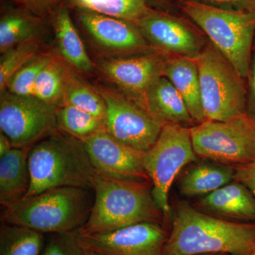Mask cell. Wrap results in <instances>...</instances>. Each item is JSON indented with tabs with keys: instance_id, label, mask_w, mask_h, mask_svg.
<instances>
[{
	"instance_id": "1",
	"label": "cell",
	"mask_w": 255,
	"mask_h": 255,
	"mask_svg": "<svg viewBox=\"0 0 255 255\" xmlns=\"http://www.w3.org/2000/svg\"><path fill=\"white\" fill-rule=\"evenodd\" d=\"M255 252V223L214 217L180 202L164 255H251Z\"/></svg>"
},
{
	"instance_id": "2",
	"label": "cell",
	"mask_w": 255,
	"mask_h": 255,
	"mask_svg": "<svg viewBox=\"0 0 255 255\" xmlns=\"http://www.w3.org/2000/svg\"><path fill=\"white\" fill-rule=\"evenodd\" d=\"M148 181L125 180L95 172L92 178L93 205L78 232H112L145 222L161 223L164 214L156 204Z\"/></svg>"
},
{
	"instance_id": "3",
	"label": "cell",
	"mask_w": 255,
	"mask_h": 255,
	"mask_svg": "<svg viewBox=\"0 0 255 255\" xmlns=\"http://www.w3.org/2000/svg\"><path fill=\"white\" fill-rule=\"evenodd\" d=\"M28 161L31 186L24 198L53 188L92 189L95 169L83 142L59 129L32 146Z\"/></svg>"
},
{
	"instance_id": "4",
	"label": "cell",
	"mask_w": 255,
	"mask_h": 255,
	"mask_svg": "<svg viewBox=\"0 0 255 255\" xmlns=\"http://www.w3.org/2000/svg\"><path fill=\"white\" fill-rule=\"evenodd\" d=\"M90 189L53 188L23 198L4 209L1 223L24 226L42 233L78 231L86 223L93 200Z\"/></svg>"
},
{
	"instance_id": "5",
	"label": "cell",
	"mask_w": 255,
	"mask_h": 255,
	"mask_svg": "<svg viewBox=\"0 0 255 255\" xmlns=\"http://www.w3.org/2000/svg\"><path fill=\"white\" fill-rule=\"evenodd\" d=\"M184 14L209 38L244 80L249 79L255 39V12L181 0Z\"/></svg>"
},
{
	"instance_id": "6",
	"label": "cell",
	"mask_w": 255,
	"mask_h": 255,
	"mask_svg": "<svg viewBox=\"0 0 255 255\" xmlns=\"http://www.w3.org/2000/svg\"><path fill=\"white\" fill-rule=\"evenodd\" d=\"M195 61L206 120L226 121L248 112L244 79L211 42Z\"/></svg>"
},
{
	"instance_id": "7",
	"label": "cell",
	"mask_w": 255,
	"mask_h": 255,
	"mask_svg": "<svg viewBox=\"0 0 255 255\" xmlns=\"http://www.w3.org/2000/svg\"><path fill=\"white\" fill-rule=\"evenodd\" d=\"M198 157L223 164L255 162V114L248 112L226 121L205 120L190 128Z\"/></svg>"
},
{
	"instance_id": "8",
	"label": "cell",
	"mask_w": 255,
	"mask_h": 255,
	"mask_svg": "<svg viewBox=\"0 0 255 255\" xmlns=\"http://www.w3.org/2000/svg\"><path fill=\"white\" fill-rule=\"evenodd\" d=\"M190 128L165 124L155 143L144 152L143 167L152 183V193L164 216L170 214L169 193L181 169L196 160Z\"/></svg>"
},
{
	"instance_id": "9",
	"label": "cell",
	"mask_w": 255,
	"mask_h": 255,
	"mask_svg": "<svg viewBox=\"0 0 255 255\" xmlns=\"http://www.w3.org/2000/svg\"><path fill=\"white\" fill-rule=\"evenodd\" d=\"M56 107L35 96L5 91L0 99V129L14 147L30 148L57 128Z\"/></svg>"
},
{
	"instance_id": "10",
	"label": "cell",
	"mask_w": 255,
	"mask_h": 255,
	"mask_svg": "<svg viewBox=\"0 0 255 255\" xmlns=\"http://www.w3.org/2000/svg\"><path fill=\"white\" fill-rule=\"evenodd\" d=\"M105 101L106 131L135 150H148L164 125L121 92L97 87Z\"/></svg>"
},
{
	"instance_id": "11",
	"label": "cell",
	"mask_w": 255,
	"mask_h": 255,
	"mask_svg": "<svg viewBox=\"0 0 255 255\" xmlns=\"http://www.w3.org/2000/svg\"><path fill=\"white\" fill-rule=\"evenodd\" d=\"M77 238L89 255H164L169 234L161 223L145 222L112 232L82 233Z\"/></svg>"
},
{
	"instance_id": "12",
	"label": "cell",
	"mask_w": 255,
	"mask_h": 255,
	"mask_svg": "<svg viewBox=\"0 0 255 255\" xmlns=\"http://www.w3.org/2000/svg\"><path fill=\"white\" fill-rule=\"evenodd\" d=\"M165 55L157 51L121 57H100L95 67L119 92L140 107L152 85L164 76Z\"/></svg>"
},
{
	"instance_id": "13",
	"label": "cell",
	"mask_w": 255,
	"mask_h": 255,
	"mask_svg": "<svg viewBox=\"0 0 255 255\" xmlns=\"http://www.w3.org/2000/svg\"><path fill=\"white\" fill-rule=\"evenodd\" d=\"M135 24L152 48L165 56L195 60L208 43L190 23L151 8Z\"/></svg>"
},
{
	"instance_id": "14",
	"label": "cell",
	"mask_w": 255,
	"mask_h": 255,
	"mask_svg": "<svg viewBox=\"0 0 255 255\" xmlns=\"http://www.w3.org/2000/svg\"><path fill=\"white\" fill-rule=\"evenodd\" d=\"M80 27L103 56L121 57L155 51L131 21L76 9Z\"/></svg>"
},
{
	"instance_id": "15",
	"label": "cell",
	"mask_w": 255,
	"mask_h": 255,
	"mask_svg": "<svg viewBox=\"0 0 255 255\" xmlns=\"http://www.w3.org/2000/svg\"><path fill=\"white\" fill-rule=\"evenodd\" d=\"M83 143L95 172L114 179L151 182L143 167L144 152L122 143L106 130Z\"/></svg>"
},
{
	"instance_id": "16",
	"label": "cell",
	"mask_w": 255,
	"mask_h": 255,
	"mask_svg": "<svg viewBox=\"0 0 255 255\" xmlns=\"http://www.w3.org/2000/svg\"><path fill=\"white\" fill-rule=\"evenodd\" d=\"M68 1H64L55 13V41L59 56L74 70L80 73H92L95 64L86 48L70 15Z\"/></svg>"
},
{
	"instance_id": "17",
	"label": "cell",
	"mask_w": 255,
	"mask_h": 255,
	"mask_svg": "<svg viewBox=\"0 0 255 255\" xmlns=\"http://www.w3.org/2000/svg\"><path fill=\"white\" fill-rule=\"evenodd\" d=\"M140 107L164 124H178L187 127L194 122L182 96L164 76L152 85Z\"/></svg>"
},
{
	"instance_id": "18",
	"label": "cell",
	"mask_w": 255,
	"mask_h": 255,
	"mask_svg": "<svg viewBox=\"0 0 255 255\" xmlns=\"http://www.w3.org/2000/svg\"><path fill=\"white\" fill-rule=\"evenodd\" d=\"M163 75L182 96L189 114L198 124L206 120L201 100L200 80L195 60L166 56Z\"/></svg>"
},
{
	"instance_id": "19",
	"label": "cell",
	"mask_w": 255,
	"mask_h": 255,
	"mask_svg": "<svg viewBox=\"0 0 255 255\" xmlns=\"http://www.w3.org/2000/svg\"><path fill=\"white\" fill-rule=\"evenodd\" d=\"M30 148L14 147L0 157V204L4 209L21 200L29 190L31 174L28 155Z\"/></svg>"
},
{
	"instance_id": "20",
	"label": "cell",
	"mask_w": 255,
	"mask_h": 255,
	"mask_svg": "<svg viewBox=\"0 0 255 255\" xmlns=\"http://www.w3.org/2000/svg\"><path fill=\"white\" fill-rule=\"evenodd\" d=\"M201 208L213 214L243 221L255 220V198L242 183H229L203 198Z\"/></svg>"
},
{
	"instance_id": "21",
	"label": "cell",
	"mask_w": 255,
	"mask_h": 255,
	"mask_svg": "<svg viewBox=\"0 0 255 255\" xmlns=\"http://www.w3.org/2000/svg\"><path fill=\"white\" fill-rule=\"evenodd\" d=\"M44 19L21 7L3 11L0 18L1 53L21 43L38 40L44 28Z\"/></svg>"
},
{
	"instance_id": "22",
	"label": "cell",
	"mask_w": 255,
	"mask_h": 255,
	"mask_svg": "<svg viewBox=\"0 0 255 255\" xmlns=\"http://www.w3.org/2000/svg\"><path fill=\"white\" fill-rule=\"evenodd\" d=\"M201 164L183 177L179 189L182 195H207L235 179L236 169L228 164Z\"/></svg>"
},
{
	"instance_id": "23",
	"label": "cell",
	"mask_w": 255,
	"mask_h": 255,
	"mask_svg": "<svg viewBox=\"0 0 255 255\" xmlns=\"http://www.w3.org/2000/svg\"><path fill=\"white\" fill-rule=\"evenodd\" d=\"M72 70L60 56L53 55L37 77L33 96L58 108L63 104L65 87Z\"/></svg>"
},
{
	"instance_id": "24",
	"label": "cell",
	"mask_w": 255,
	"mask_h": 255,
	"mask_svg": "<svg viewBox=\"0 0 255 255\" xmlns=\"http://www.w3.org/2000/svg\"><path fill=\"white\" fill-rule=\"evenodd\" d=\"M76 73L73 69L70 72L62 105L72 106L105 120L107 107L102 94L97 87L89 85Z\"/></svg>"
},
{
	"instance_id": "25",
	"label": "cell",
	"mask_w": 255,
	"mask_h": 255,
	"mask_svg": "<svg viewBox=\"0 0 255 255\" xmlns=\"http://www.w3.org/2000/svg\"><path fill=\"white\" fill-rule=\"evenodd\" d=\"M43 233L17 225L3 223L0 228V255H41Z\"/></svg>"
},
{
	"instance_id": "26",
	"label": "cell",
	"mask_w": 255,
	"mask_h": 255,
	"mask_svg": "<svg viewBox=\"0 0 255 255\" xmlns=\"http://www.w3.org/2000/svg\"><path fill=\"white\" fill-rule=\"evenodd\" d=\"M75 9L136 23L150 9L147 0H67Z\"/></svg>"
},
{
	"instance_id": "27",
	"label": "cell",
	"mask_w": 255,
	"mask_h": 255,
	"mask_svg": "<svg viewBox=\"0 0 255 255\" xmlns=\"http://www.w3.org/2000/svg\"><path fill=\"white\" fill-rule=\"evenodd\" d=\"M57 128L83 142L97 132L106 130L105 120L66 105L56 110Z\"/></svg>"
},
{
	"instance_id": "28",
	"label": "cell",
	"mask_w": 255,
	"mask_h": 255,
	"mask_svg": "<svg viewBox=\"0 0 255 255\" xmlns=\"http://www.w3.org/2000/svg\"><path fill=\"white\" fill-rule=\"evenodd\" d=\"M41 52L39 40L21 43L1 53L0 58V92L6 90L10 79L20 68Z\"/></svg>"
},
{
	"instance_id": "29",
	"label": "cell",
	"mask_w": 255,
	"mask_h": 255,
	"mask_svg": "<svg viewBox=\"0 0 255 255\" xmlns=\"http://www.w3.org/2000/svg\"><path fill=\"white\" fill-rule=\"evenodd\" d=\"M53 55L52 53L43 51L35 55L11 77L5 91L16 95H33L37 77Z\"/></svg>"
},
{
	"instance_id": "30",
	"label": "cell",
	"mask_w": 255,
	"mask_h": 255,
	"mask_svg": "<svg viewBox=\"0 0 255 255\" xmlns=\"http://www.w3.org/2000/svg\"><path fill=\"white\" fill-rule=\"evenodd\" d=\"M41 255H85L77 238L76 231L54 233Z\"/></svg>"
},
{
	"instance_id": "31",
	"label": "cell",
	"mask_w": 255,
	"mask_h": 255,
	"mask_svg": "<svg viewBox=\"0 0 255 255\" xmlns=\"http://www.w3.org/2000/svg\"><path fill=\"white\" fill-rule=\"evenodd\" d=\"M20 7L27 10L32 14L47 18L55 11L65 0H15Z\"/></svg>"
},
{
	"instance_id": "32",
	"label": "cell",
	"mask_w": 255,
	"mask_h": 255,
	"mask_svg": "<svg viewBox=\"0 0 255 255\" xmlns=\"http://www.w3.org/2000/svg\"><path fill=\"white\" fill-rule=\"evenodd\" d=\"M200 4L231 11H254L255 0H191Z\"/></svg>"
},
{
	"instance_id": "33",
	"label": "cell",
	"mask_w": 255,
	"mask_h": 255,
	"mask_svg": "<svg viewBox=\"0 0 255 255\" xmlns=\"http://www.w3.org/2000/svg\"><path fill=\"white\" fill-rule=\"evenodd\" d=\"M235 179L246 186L255 198V162L238 166Z\"/></svg>"
},
{
	"instance_id": "34",
	"label": "cell",
	"mask_w": 255,
	"mask_h": 255,
	"mask_svg": "<svg viewBox=\"0 0 255 255\" xmlns=\"http://www.w3.org/2000/svg\"><path fill=\"white\" fill-rule=\"evenodd\" d=\"M248 80H250L251 88V97L253 106L255 110V50H253V56H252L251 72Z\"/></svg>"
},
{
	"instance_id": "35",
	"label": "cell",
	"mask_w": 255,
	"mask_h": 255,
	"mask_svg": "<svg viewBox=\"0 0 255 255\" xmlns=\"http://www.w3.org/2000/svg\"><path fill=\"white\" fill-rule=\"evenodd\" d=\"M14 147L9 137L2 132H0V157L6 155Z\"/></svg>"
},
{
	"instance_id": "36",
	"label": "cell",
	"mask_w": 255,
	"mask_h": 255,
	"mask_svg": "<svg viewBox=\"0 0 255 255\" xmlns=\"http://www.w3.org/2000/svg\"><path fill=\"white\" fill-rule=\"evenodd\" d=\"M229 255L226 254H210V255Z\"/></svg>"
},
{
	"instance_id": "37",
	"label": "cell",
	"mask_w": 255,
	"mask_h": 255,
	"mask_svg": "<svg viewBox=\"0 0 255 255\" xmlns=\"http://www.w3.org/2000/svg\"><path fill=\"white\" fill-rule=\"evenodd\" d=\"M155 1H159V2H162V1H165V0H154Z\"/></svg>"
},
{
	"instance_id": "38",
	"label": "cell",
	"mask_w": 255,
	"mask_h": 255,
	"mask_svg": "<svg viewBox=\"0 0 255 255\" xmlns=\"http://www.w3.org/2000/svg\"><path fill=\"white\" fill-rule=\"evenodd\" d=\"M251 255H255V253H253V254H252Z\"/></svg>"
},
{
	"instance_id": "39",
	"label": "cell",
	"mask_w": 255,
	"mask_h": 255,
	"mask_svg": "<svg viewBox=\"0 0 255 255\" xmlns=\"http://www.w3.org/2000/svg\"><path fill=\"white\" fill-rule=\"evenodd\" d=\"M85 255H89L85 254Z\"/></svg>"
}]
</instances>
